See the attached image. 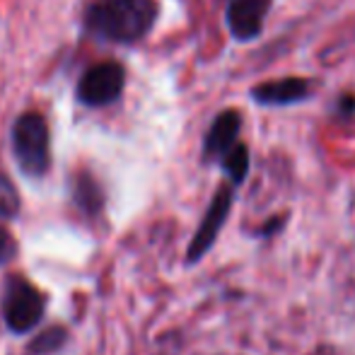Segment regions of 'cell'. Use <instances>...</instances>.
I'll use <instances>...</instances> for the list:
<instances>
[{
  "instance_id": "obj_1",
  "label": "cell",
  "mask_w": 355,
  "mask_h": 355,
  "mask_svg": "<svg viewBox=\"0 0 355 355\" xmlns=\"http://www.w3.org/2000/svg\"><path fill=\"white\" fill-rule=\"evenodd\" d=\"M157 15L155 0H89L83 10V27L99 42L131 46L153 32Z\"/></svg>"
},
{
  "instance_id": "obj_2",
  "label": "cell",
  "mask_w": 355,
  "mask_h": 355,
  "mask_svg": "<svg viewBox=\"0 0 355 355\" xmlns=\"http://www.w3.org/2000/svg\"><path fill=\"white\" fill-rule=\"evenodd\" d=\"M12 157L27 177H44L51 167V131L42 112L27 109L10 128Z\"/></svg>"
},
{
  "instance_id": "obj_3",
  "label": "cell",
  "mask_w": 355,
  "mask_h": 355,
  "mask_svg": "<svg viewBox=\"0 0 355 355\" xmlns=\"http://www.w3.org/2000/svg\"><path fill=\"white\" fill-rule=\"evenodd\" d=\"M46 297L22 276H10L3 290V319L12 334H29L44 317Z\"/></svg>"
},
{
  "instance_id": "obj_4",
  "label": "cell",
  "mask_w": 355,
  "mask_h": 355,
  "mask_svg": "<svg viewBox=\"0 0 355 355\" xmlns=\"http://www.w3.org/2000/svg\"><path fill=\"white\" fill-rule=\"evenodd\" d=\"M123 87H126V68L123 63L107 58V61H97L85 68V73L75 85V99L83 107L102 109L116 102Z\"/></svg>"
},
{
  "instance_id": "obj_5",
  "label": "cell",
  "mask_w": 355,
  "mask_h": 355,
  "mask_svg": "<svg viewBox=\"0 0 355 355\" xmlns=\"http://www.w3.org/2000/svg\"><path fill=\"white\" fill-rule=\"evenodd\" d=\"M232 203H234V187L232 184H223V187L215 191L211 206H208V211L203 215L196 234H193L191 247H189V252H187V263L201 261L203 254L213 247L220 230H223V225L227 223V215L232 211Z\"/></svg>"
},
{
  "instance_id": "obj_6",
  "label": "cell",
  "mask_w": 355,
  "mask_h": 355,
  "mask_svg": "<svg viewBox=\"0 0 355 355\" xmlns=\"http://www.w3.org/2000/svg\"><path fill=\"white\" fill-rule=\"evenodd\" d=\"M273 0H227L225 5V24L234 42L249 44L259 39L266 27Z\"/></svg>"
},
{
  "instance_id": "obj_7",
  "label": "cell",
  "mask_w": 355,
  "mask_h": 355,
  "mask_svg": "<svg viewBox=\"0 0 355 355\" xmlns=\"http://www.w3.org/2000/svg\"><path fill=\"white\" fill-rule=\"evenodd\" d=\"M252 102L259 107H293V104H302L312 97V80L297 78V75H288V78L266 80L259 83L249 92Z\"/></svg>"
},
{
  "instance_id": "obj_8",
  "label": "cell",
  "mask_w": 355,
  "mask_h": 355,
  "mask_svg": "<svg viewBox=\"0 0 355 355\" xmlns=\"http://www.w3.org/2000/svg\"><path fill=\"white\" fill-rule=\"evenodd\" d=\"M242 123L244 119L239 109H223L203 138V162H220L239 143Z\"/></svg>"
},
{
  "instance_id": "obj_9",
  "label": "cell",
  "mask_w": 355,
  "mask_h": 355,
  "mask_svg": "<svg viewBox=\"0 0 355 355\" xmlns=\"http://www.w3.org/2000/svg\"><path fill=\"white\" fill-rule=\"evenodd\" d=\"M73 198H75V203H78L80 211H85L87 215H94V213L102 211L104 193H102V187H99L97 179H94L92 174L83 172L75 177Z\"/></svg>"
},
{
  "instance_id": "obj_10",
  "label": "cell",
  "mask_w": 355,
  "mask_h": 355,
  "mask_svg": "<svg viewBox=\"0 0 355 355\" xmlns=\"http://www.w3.org/2000/svg\"><path fill=\"white\" fill-rule=\"evenodd\" d=\"M220 167H223L225 177L230 179V184H232L234 189H237L239 184H244V179H247V174H249V167H252V157H249L247 145L244 143L234 145V148L220 159Z\"/></svg>"
},
{
  "instance_id": "obj_11",
  "label": "cell",
  "mask_w": 355,
  "mask_h": 355,
  "mask_svg": "<svg viewBox=\"0 0 355 355\" xmlns=\"http://www.w3.org/2000/svg\"><path fill=\"white\" fill-rule=\"evenodd\" d=\"M22 208V198H19L17 187L12 184V179L0 169V218L12 220L19 215Z\"/></svg>"
},
{
  "instance_id": "obj_12",
  "label": "cell",
  "mask_w": 355,
  "mask_h": 355,
  "mask_svg": "<svg viewBox=\"0 0 355 355\" xmlns=\"http://www.w3.org/2000/svg\"><path fill=\"white\" fill-rule=\"evenodd\" d=\"M63 341H66V331H63V329H49V331H44L42 336L32 343V348H29V351H34V353H53L56 348L63 346Z\"/></svg>"
},
{
  "instance_id": "obj_13",
  "label": "cell",
  "mask_w": 355,
  "mask_h": 355,
  "mask_svg": "<svg viewBox=\"0 0 355 355\" xmlns=\"http://www.w3.org/2000/svg\"><path fill=\"white\" fill-rule=\"evenodd\" d=\"M15 252H17V244H15L12 234H10L5 227H0V266L8 263L10 259L15 257Z\"/></svg>"
},
{
  "instance_id": "obj_14",
  "label": "cell",
  "mask_w": 355,
  "mask_h": 355,
  "mask_svg": "<svg viewBox=\"0 0 355 355\" xmlns=\"http://www.w3.org/2000/svg\"><path fill=\"white\" fill-rule=\"evenodd\" d=\"M336 112H341L343 116H353L355 114V94H341L336 104Z\"/></svg>"
}]
</instances>
